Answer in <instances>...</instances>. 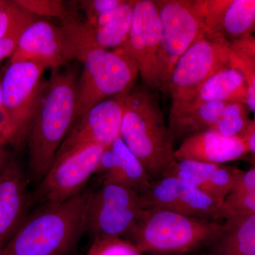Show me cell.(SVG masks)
I'll use <instances>...</instances> for the list:
<instances>
[{
  "mask_svg": "<svg viewBox=\"0 0 255 255\" xmlns=\"http://www.w3.org/2000/svg\"><path fill=\"white\" fill-rule=\"evenodd\" d=\"M99 172L103 174L102 182L124 184L140 194L150 187L152 181L121 136L104 150L97 173Z\"/></svg>",
  "mask_w": 255,
  "mask_h": 255,
  "instance_id": "cell-18",
  "label": "cell"
},
{
  "mask_svg": "<svg viewBox=\"0 0 255 255\" xmlns=\"http://www.w3.org/2000/svg\"><path fill=\"white\" fill-rule=\"evenodd\" d=\"M161 34L160 20L154 0H136L130 34L127 42L117 50L135 62L142 81L151 90H158Z\"/></svg>",
  "mask_w": 255,
  "mask_h": 255,
  "instance_id": "cell-11",
  "label": "cell"
},
{
  "mask_svg": "<svg viewBox=\"0 0 255 255\" xmlns=\"http://www.w3.org/2000/svg\"><path fill=\"white\" fill-rule=\"evenodd\" d=\"M87 255H142V253L124 238H110L92 242Z\"/></svg>",
  "mask_w": 255,
  "mask_h": 255,
  "instance_id": "cell-28",
  "label": "cell"
},
{
  "mask_svg": "<svg viewBox=\"0 0 255 255\" xmlns=\"http://www.w3.org/2000/svg\"><path fill=\"white\" fill-rule=\"evenodd\" d=\"M31 62L56 70L67 63L61 26L36 20L23 32L10 63Z\"/></svg>",
  "mask_w": 255,
  "mask_h": 255,
  "instance_id": "cell-15",
  "label": "cell"
},
{
  "mask_svg": "<svg viewBox=\"0 0 255 255\" xmlns=\"http://www.w3.org/2000/svg\"><path fill=\"white\" fill-rule=\"evenodd\" d=\"M28 180L14 160L0 174V252L27 217L31 203Z\"/></svg>",
  "mask_w": 255,
  "mask_h": 255,
  "instance_id": "cell-14",
  "label": "cell"
},
{
  "mask_svg": "<svg viewBox=\"0 0 255 255\" xmlns=\"http://www.w3.org/2000/svg\"><path fill=\"white\" fill-rule=\"evenodd\" d=\"M222 228L217 221L147 208L124 239L142 254L183 255L208 248Z\"/></svg>",
  "mask_w": 255,
  "mask_h": 255,
  "instance_id": "cell-5",
  "label": "cell"
},
{
  "mask_svg": "<svg viewBox=\"0 0 255 255\" xmlns=\"http://www.w3.org/2000/svg\"><path fill=\"white\" fill-rule=\"evenodd\" d=\"M61 28L65 60H78L84 66L77 88L76 121L102 101L132 90L139 72L130 57L97 46L91 28L76 17L62 21Z\"/></svg>",
  "mask_w": 255,
  "mask_h": 255,
  "instance_id": "cell-1",
  "label": "cell"
},
{
  "mask_svg": "<svg viewBox=\"0 0 255 255\" xmlns=\"http://www.w3.org/2000/svg\"><path fill=\"white\" fill-rule=\"evenodd\" d=\"M130 91L102 101L78 119L58 149L54 161L85 146L98 144L110 147L120 136Z\"/></svg>",
  "mask_w": 255,
  "mask_h": 255,
  "instance_id": "cell-12",
  "label": "cell"
},
{
  "mask_svg": "<svg viewBox=\"0 0 255 255\" xmlns=\"http://www.w3.org/2000/svg\"><path fill=\"white\" fill-rule=\"evenodd\" d=\"M206 255H255V214L237 215L225 220Z\"/></svg>",
  "mask_w": 255,
  "mask_h": 255,
  "instance_id": "cell-19",
  "label": "cell"
},
{
  "mask_svg": "<svg viewBox=\"0 0 255 255\" xmlns=\"http://www.w3.org/2000/svg\"><path fill=\"white\" fill-rule=\"evenodd\" d=\"M135 1L127 0L122 6L109 10L91 21H85L91 28L94 41L97 46L115 50L127 42L132 27Z\"/></svg>",
  "mask_w": 255,
  "mask_h": 255,
  "instance_id": "cell-21",
  "label": "cell"
},
{
  "mask_svg": "<svg viewBox=\"0 0 255 255\" xmlns=\"http://www.w3.org/2000/svg\"><path fill=\"white\" fill-rule=\"evenodd\" d=\"M127 1V0H83L79 1V4L86 16V21H90L109 10L122 6Z\"/></svg>",
  "mask_w": 255,
  "mask_h": 255,
  "instance_id": "cell-30",
  "label": "cell"
},
{
  "mask_svg": "<svg viewBox=\"0 0 255 255\" xmlns=\"http://www.w3.org/2000/svg\"><path fill=\"white\" fill-rule=\"evenodd\" d=\"M230 64L238 69L244 75L248 89L247 106L255 114V70L252 68L241 53L233 50L231 47L229 53Z\"/></svg>",
  "mask_w": 255,
  "mask_h": 255,
  "instance_id": "cell-29",
  "label": "cell"
},
{
  "mask_svg": "<svg viewBox=\"0 0 255 255\" xmlns=\"http://www.w3.org/2000/svg\"><path fill=\"white\" fill-rule=\"evenodd\" d=\"M248 97L244 75L238 69L230 65L216 72L204 82L183 113L206 102H239L247 105Z\"/></svg>",
  "mask_w": 255,
  "mask_h": 255,
  "instance_id": "cell-20",
  "label": "cell"
},
{
  "mask_svg": "<svg viewBox=\"0 0 255 255\" xmlns=\"http://www.w3.org/2000/svg\"><path fill=\"white\" fill-rule=\"evenodd\" d=\"M246 142L249 152L254 154L255 155V119L251 121L246 130L241 135Z\"/></svg>",
  "mask_w": 255,
  "mask_h": 255,
  "instance_id": "cell-33",
  "label": "cell"
},
{
  "mask_svg": "<svg viewBox=\"0 0 255 255\" xmlns=\"http://www.w3.org/2000/svg\"><path fill=\"white\" fill-rule=\"evenodd\" d=\"M144 210L141 196L136 191L119 183L102 182L99 189L90 191L85 232L93 241L125 238Z\"/></svg>",
  "mask_w": 255,
  "mask_h": 255,
  "instance_id": "cell-9",
  "label": "cell"
},
{
  "mask_svg": "<svg viewBox=\"0 0 255 255\" xmlns=\"http://www.w3.org/2000/svg\"><path fill=\"white\" fill-rule=\"evenodd\" d=\"M234 50V49H233ZM237 51V50H236ZM239 52V51H238ZM242 55V56L243 57V58H244L245 60H246V61L247 63L249 64L255 70V58H252V57L248 56V55H247L246 54H244V53H242L241 52H239Z\"/></svg>",
  "mask_w": 255,
  "mask_h": 255,
  "instance_id": "cell-35",
  "label": "cell"
},
{
  "mask_svg": "<svg viewBox=\"0 0 255 255\" xmlns=\"http://www.w3.org/2000/svg\"><path fill=\"white\" fill-rule=\"evenodd\" d=\"M15 1L36 16L58 18L63 21L73 15L65 3L60 0H15Z\"/></svg>",
  "mask_w": 255,
  "mask_h": 255,
  "instance_id": "cell-27",
  "label": "cell"
},
{
  "mask_svg": "<svg viewBox=\"0 0 255 255\" xmlns=\"http://www.w3.org/2000/svg\"><path fill=\"white\" fill-rule=\"evenodd\" d=\"M107 147L85 146L53 162L33 195L40 206L59 204L78 195L94 174Z\"/></svg>",
  "mask_w": 255,
  "mask_h": 255,
  "instance_id": "cell-10",
  "label": "cell"
},
{
  "mask_svg": "<svg viewBox=\"0 0 255 255\" xmlns=\"http://www.w3.org/2000/svg\"><path fill=\"white\" fill-rule=\"evenodd\" d=\"M161 34L157 80L158 90L165 92L178 60L205 34L206 0H154Z\"/></svg>",
  "mask_w": 255,
  "mask_h": 255,
  "instance_id": "cell-7",
  "label": "cell"
},
{
  "mask_svg": "<svg viewBox=\"0 0 255 255\" xmlns=\"http://www.w3.org/2000/svg\"><path fill=\"white\" fill-rule=\"evenodd\" d=\"M5 1H6V0H0V8L4 4Z\"/></svg>",
  "mask_w": 255,
  "mask_h": 255,
  "instance_id": "cell-38",
  "label": "cell"
},
{
  "mask_svg": "<svg viewBox=\"0 0 255 255\" xmlns=\"http://www.w3.org/2000/svg\"><path fill=\"white\" fill-rule=\"evenodd\" d=\"M90 191L28 215L0 255H70L85 233Z\"/></svg>",
  "mask_w": 255,
  "mask_h": 255,
  "instance_id": "cell-3",
  "label": "cell"
},
{
  "mask_svg": "<svg viewBox=\"0 0 255 255\" xmlns=\"http://www.w3.org/2000/svg\"><path fill=\"white\" fill-rule=\"evenodd\" d=\"M241 171L225 164L175 160L164 177L177 178L214 199L224 201L234 187Z\"/></svg>",
  "mask_w": 255,
  "mask_h": 255,
  "instance_id": "cell-16",
  "label": "cell"
},
{
  "mask_svg": "<svg viewBox=\"0 0 255 255\" xmlns=\"http://www.w3.org/2000/svg\"><path fill=\"white\" fill-rule=\"evenodd\" d=\"M255 33V0H230L216 36L241 39Z\"/></svg>",
  "mask_w": 255,
  "mask_h": 255,
  "instance_id": "cell-23",
  "label": "cell"
},
{
  "mask_svg": "<svg viewBox=\"0 0 255 255\" xmlns=\"http://www.w3.org/2000/svg\"><path fill=\"white\" fill-rule=\"evenodd\" d=\"M78 80L74 70H53L46 91L42 90L28 132L29 173L41 182L53 163L55 155L76 122Z\"/></svg>",
  "mask_w": 255,
  "mask_h": 255,
  "instance_id": "cell-2",
  "label": "cell"
},
{
  "mask_svg": "<svg viewBox=\"0 0 255 255\" xmlns=\"http://www.w3.org/2000/svg\"><path fill=\"white\" fill-rule=\"evenodd\" d=\"M0 107H1V80H0Z\"/></svg>",
  "mask_w": 255,
  "mask_h": 255,
  "instance_id": "cell-37",
  "label": "cell"
},
{
  "mask_svg": "<svg viewBox=\"0 0 255 255\" xmlns=\"http://www.w3.org/2000/svg\"><path fill=\"white\" fill-rule=\"evenodd\" d=\"M231 42L233 49L255 58V36H251Z\"/></svg>",
  "mask_w": 255,
  "mask_h": 255,
  "instance_id": "cell-32",
  "label": "cell"
},
{
  "mask_svg": "<svg viewBox=\"0 0 255 255\" xmlns=\"http://www.w3.org/2000/svg\"><path fill=\"white\" fill-rule=\"evenodd\" d=\"M37 20L35 15L14 1H5L0 8V41L17 32L25 31Z\"/></svg>",
  "mask_w": 255,
  "mask_h": 255,
  "instance_id": "cell-26",
  "label": "cell"
},
{
  "mask_svg": "<svg viewBox=\"0 0 255 255\" xmlns=\"http://www.w3.org/2000/svg\"><path fill=\"white\" fill-rule=\"evenodd\" d=\"M248 152L241 136L228 137L210 130L184 139L174 150V159L223 164L241 158Z\"/></svg>",
  "mask_w": 255,
  "mask_h": 255,
  "instance_id": "cell-17",
  "label": "cell"
},
{
  "mask_svg": "<svg viewBox=\"0 0 255 255\" xmlns=\"http://www.w3.org/2000/svg\"><path fill=\"white\" fill-rule=\"evenodd\" d=\"M23 31L17 32L0 41V63L5 58L11 57L14 54Z\"/></svg>",
  "mask_w": 255,
  "mask_h": 255,
  "instance_id": "cell-31",
  "label": "cell"
},
{
  "mask_svg": "<svg viewBox=\"0 0 255 255\" xmlns=\"http://www.w3.org/2000/svg\"><path fill=\"white\" fill-rule=\"evenodd\" d=\"M120 136L152 180L163 177L175 161L168 127L150 89H132L129 93Z\"/></svg>",
  "mask_w": 255,
  "mask_h": 255,
  "instance_id": "cell-4",
  "label": "cell"
},
{
  "mask_svg": "<svg viewBox=\"0 0 255 255\" xmlns=\"http://www.w3.org/2000/svg\"><path fill=\"white\" fill-rule=\"evenodd\" d=\"M6 143L0 142V174L6 169L11 162L9 151L6 147Z\"/></svg>",
  "mask_w": 255,
  "mask_h": 255,
  "instance_id": "cell-34",
  "label": "cell"
},
{
  "mask_svg": "<svg viewBox=\"0 0 255 255\" xmlns=\"http://www.w3.org/2000/svg\"><path fill=\"white\" fill-rule=\"evenodd\" d=\"M223 209L225 220L237 215L255 214V167L241 171L223 201Z\"/></svg>",
  "mask_w": 255,
  "mask_h": 255,
  "instance_id": "cell-24",
  "label": "cell"
},
{
  "mask_svg": "<svg viewBox=\"0 0 255 255\" xmlns=\"http://www.w3.org/2000/svg\"><path fill=\"white\" fill-rule=\"evenodd\" d=\"M249 111L251 110L245 104L229 102L212 130L228 137L241 136L251 122Z\"/></svg>",
  "mask_w": 255,
  "mask_h": 255,
  "instance_id": "cell-25",
  "label": "cell"
},
{
  "mask_svg": "<svg viewBox=\"0 0 255 255\" xmlns=\"http://www.w3.org/2000/svg\"><path fill=\"white\" fill-rule=\"evenodd\" d=\"M0 142H4V143L8 144L6 138H5L4 135H3L2 132L1 131H0Z\"/></svg>",
  "mask_w": 255,
  "mask_h": 255,
  "instance_id": "cell-36",
  "label": "cell"
},
{
  "mask_svg": "<svg viewBox=\"0 0 255 255\" xmlns=\"http://www.w3.org/2000/svg\"><path fill=\"white\" fill-rule=\"evenodd\" d=\"M141 196L144 208L169 210L197 219L217 221L225 219L223 201L173 177L152 180Z\"/></svg>",
  "mask_w": 255,
  "mask_h": 255,
  "instance_id": "cell-13",
  "label": "cell"
},
{
  "mask_svg": "<svg viewBox=\"0 0 255 255\" xmlns=\"http://www.w3.org/2000/svg\"><path fill=\"white\" fill-rule=\"evenodd\" d=\"M229 102H211L201 104L169 122V136L172 142L191 135L214 130L223 110Z\"/></svg>",
  "mask_w": 255,
  "mask_h": 255,
  "instance_id": "cell-22",
  "label": "cell"
},
{
  "mask_svg": "<svg viewBox=\"0 0 255 255\" xmlns=\"http://www.w3.org/2000/svg\"><path fill=\"white\" fill-rule=\"evenodd\" d=\"M45 70L31 62L10 63L1 79V107L6 117L4 135L11 145H19L28 136L41 98Z\"/></svg>",
  "mask_w": 255,
  "mask_h": 255,
  "instance_id": "cell-8",
  "label": "cell"
},
{
  "mask_svg": "<svg viewBox=\"0 0 255 255\" xmlns=\"http://www.w3.org/2000/svg\"><path fill=\"white\" fill-rule=\"evenodd\" d=\"M231 48L227 38L204 34L179 58L166 87L171 100L169 122L187 110L210 77L231 65Z\"/></svg>",
  "mask_w": 255,
  "mask_h": 255,
  "instance_id": "cell-6",
  "label": "cell"
}]
</instances>
